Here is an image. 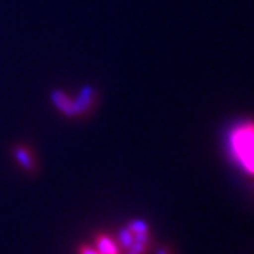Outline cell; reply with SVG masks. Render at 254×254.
<instances>
[{
  "instance_id": "cell-1",
  "label": "cell",
  "mask_w": 254,
  "mask_h": 254,
  "mask_svg": "<svg viewBox=\"0 0 254 254\" xmlns=\"http://www.w3.org/2000/svg\"><path fill=\"white\" fill-rule=\"evenodd\" d=\"M230 151L246 173L254 175V122L237 126L229 137Z\"/></svg>"
},
{
  "instance_id": "cell-2",
  "label": "cell",
  "mask_w": 254,
  "mask_h": 254,
  "mask_svg": "<svg viewBox=\"0 0 254 254\" xmlns=\"http://www.w3.org/2000/svg\"><path fill=\"white\" fill-rule=\"evenodd\" d=\"M119 242L125 254H144L148 245V226L143 220H131L119 232Z\"/></svg>"
},
{
  "instance_id": "cell-3",
  "label": "cell",
  "mask_w": 254,
  "mask_h": 254,
  "mask_svg": "<svg viewBox=\"0 0 254 254\" xmlns=\"http://www.w3.org/2000/svg\"><path fill=\"white\" fill-rule=\"evenodd\" d=\"M93 247L100 254H120V250H119L116 242L112 237L106 236V235H99L96 237Z\"/></svg>"
},
{
  "instance_id": "cell-4",
  "label": "cell",
  "mask_w": 254,
  "mask_h": 254,
  "mask_svg": "<svg viewBox=\"0 0 254 254\" xmlns=\"http://www.w3.org/2000/svg\"><path fill=\"white\" fill-rule=\"evenodd\" d=\"M93 98V91L92 88H83L79 93V96L75 100H72L73 105V115H79L82 112H86L89 109Z\"/></svg>"
},
{
  "instance_id": "cell-5",
  "label": "cell",
  "mask_w": 254,
  "mask_h": 254,
  "mask_svg": "<svg viewBox=\"0 0 254 254\" xmlns=\"http://www.w3.org/2000/svg\"><path fill=\"white\" fill-rule=\"evenodd\" d=\"M51 100L55 105V108L58 110H61L63 113L68 115V116H72L73 115V105L72 100L69 99L65 93L61 91H54L51 95Z\"/></svg>"
},
{
  "instance_id": "cell-6",
  "label": "cell",
  "mask_w": 254,
  "mask_h": 254,
  "mask_svg": "<svg viewBox=\"0 0 254 254\" xmlns=\"http://www.w3.org/2000/svg\"><path fill=\"white\" fill-rule=\"evenodd\" d=\"M14 157H16V160H17V163L24 168V170H27V171H33V168H34V161H33V158H31V155L28 153L26 148H16L14 150Z\"/></svg>"
},
{
  "instance_id": "cell-7",
  "label": "cell",
  "mask_w": 254,
  "mask_h": 254,
  "mask_svg": "<svg viewBox=\"0 0 254 254\" xmlns=\"http://www.w3.org/2000/svg\"><path fill=\"white\" fill-rule=\"evenodd\" d=\"M79 254H100L93 246H82L79 249Z\"/></svg>"
},
{
  "instance_id": "cell-8",
  "label": "cell",
  "mask_w": 254,
  "mask_h": 254,
  "mask_svg": "<svg viewBox=\"0 0 254 254\" xmlns=\"http://www.w3.org/2000/svg\"><path fill=\"white\" fill-rule=\"evenodd\" d=\"M157 254H171V250H170L168 247H161V249L157 252Z\"/></svg>"
}]
</instances>
